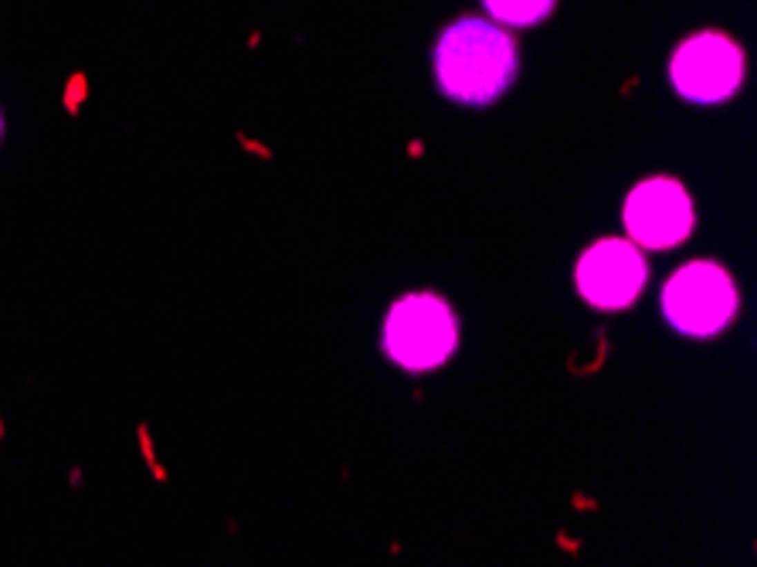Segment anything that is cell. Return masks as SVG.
<instances>
[{
	"mask_svg": "<svg viewBox=\"0 0 757 567\" xmlns=\"http://www.w3.org/2000/svg\"><path fill=\"white\" fill-rule=\"evenodd\" d=\"M439 88L462 106H492L519 72L517 41L482 17H462L448 24L432 51Z\"/></svg>",
	"mask_w": 757,
	"mask_h": 567,
	"instance_id": "6da1fadb",
	"label": "cell"
},
{
	"mask_svg": "<svg viewBox=\"0 0 757 567\" xmlns=\"http://www.w3.org/2000/svg\"><path fill=\"white\" fill-rule=\"evenodd\" d=\"M459 347V326L448 302L418 292L391 306L384 320V350L404 370H435Z\"/></svg>",
	"mask_w": 757,
	"mask_h": 567,
	"instance_id": "7a4b0ae2",
	"label": "cell"
},
{
	"mask_svg": "<svg viewBox=\"0 0 757 567\" xmlns=\"http://www.w3.org/2000/svg\"><path fill=\"white\" fill-rule=\"evenodd\" d=\"M662 313L682 336H717L737 316V285L717 262H689L662 289Z\"/></svg>",
	"mask_w": 757,
	"mask_h": 567,
	"instance_id": "3957f363",
	"label": "cell"
},
{
	"mask_svg": "<svg viewBox=\"0 0 757 567\" xmlns=\"http://www.w3.org/2000/svg\"><path fill=\"white\" fill-rule=\"evenodd\" d=\"M669 79L682 99L713 106L730 99L744 81V51L717 31L682 41L669 61Z\"/></svg>",
	"mask_w": 757,
	"mask_h": 567,
	"instance_id": "277c9868",
	"label": "cell"
},
{
	"mask_svg": "<svg viewBox=\"0 0 757 567\" xmlns=\"http://www.w3.org/2000/svg\"><path fill=\"white\" fill-rule=\"evenodd\" d=\"M625 228L645 248H676L693 231V201L673 177H649L625 198Z\"/></svg>",
	"mask_w": 757,
	"mask_h": 567,
	"instance_id": "5b68a950",
	"label": "cell"
},
{
	"mask_svg": "<svg viewBox=\"0 0 757 567\" xmlns=\"http://www.w3.org/2000/svg\"><path fill=\"white\" fill-rule=\"evenodd\" d=\"M574 282L591 306L625 309L635 302L645 285V258L638 255L635 244L622 238H604L581 255L574 269Z\"/></svg>",
	"mask_w": 757,
	"mask_h": 567,
	"instance_id": "8992f818",
	"label": "cell"
},
{
	"mask_svg": "<svg viewBox=\"0 0 757 567\" xmlns=\"http://www.w3.org/2000/svg\"><path fill=\"white\" fill-rule=\"evenodd\" d=\"M557 0H482V7L492 14V21L513 24V28H533L550 17Z\"/></svg>",
	"mask_w": 757,
	"mask_h": 567,
	"instance_id": "52a82bcc",
	"label": "cell"
},
{
	"mask_svg": "<svg viewBox=\"0 0 757 567\" xmlns=\"http://www.w3.org/2000/svg\"><path fill=\"white\" fill-rule=\"evenodd\" d=\"M0 140H3V113H0Z\"/></svg>",
	"mask_w": 757,
	"mask_h": 567,
	"instance_id": "ba28073f",
	"label": "cell"
}]
</instances>
